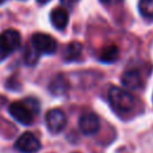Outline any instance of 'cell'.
I'll use <instances>...</instances> for the list:
<instances>
[{
  "label": "cell",
  "mask_w": 153,
  "mask_h": 153,
  "mask_svg": "<svg viewBox=\"0 0 153 153\" xmlns=\"http://www.w3.org/2000/svg\"><path fill=\"white\" fill-rule=\"evenodd\" d=\"M109 103L112 109L120 114H128L134 110L135 106V98L134 96L120 87H111L108 94Z\"/></svg>",
  "instance_id": "cell-1"
},
{
  "label": "cell",
  "mask_w": 153,
  "mask_h": 153,
  "mask_svg": "<svg viewBox=\"0 0 153 153\" xmlns=\"http://www.w3.org/2000/svg\"><path fill=\"white\" fill-rule=\"evenodd\" d=\"M20 44V35L18 31L8 29L0 35V61L11 55Z\"/></svg>",
  "instance_id": "cell-2"
},
{
  "label": "cell",
  "mask_w": 153,
  "mask_h": 153,
  "mask_svg": "<svg viewBox=\"0 0 153 153\" xmlns=\"http://www.w3.org/2000/svg\"><path fill=\"white\" fill-rule=\"evenodd\" d=\"M31 43H32V48L38 54H54L57 47L55 39L50 35L42 32H37L32 35Z\"/></svg>",
  "instance_id": "cell-3"
},
{
  "label": "cell",
  "mask_w": 153,
  "mask_h": 153,
  "mask_svg": "<svg viewBox=\"0 0 153 153\" xmlns=\"http://www.w3.org/2000/svg\"><path fill=\"white\" fill-rule=\"evenodd\" d=\"M10 115L17 120L19 123L24 124V126H29L32 123L33 121V114H32V109L26 105L23 102H14L10 105L8 108Z\"/></svg>",
  "instance_id": "cell-4"
},
{
  "label": "cell",
  "mask_w": 153,
  "mask_h": 153,
  "mask_svg": "<svg viewBox=\"0 0 153 153\" xmlns=\"http://www.w3.org/2000/svg\"><path fill=\"white\" fill-rule=\"evenodd\" d=\"M45 123L51 133L57 134L65 129L67 124V117L61 109H51L45 115Z\"/></svg>",
  "instance_id": "cell-5"
},
{
  "label": "cell",
  "mask_w": 153,
  "mask_h": 153,
  "mask_svg": "<svg viewBox=\"0 0 153 153\" xmlns=\"http://www.w3.org/2000/svg\"><path fill=\"white\" fill-rule=\"evenodd\" d=\"M14 147L22 153H36L41 148V142L32 133L26 131L17 139Z\"/></svg>",
  "instance_id": "cell-6"
},
{
  "label": "cell",
  "mask_w": 153,
  "mask_h": 153,
  "mask_svg": "<svg viewBox=\"0 0 153 153\" xmlns=\"http://www.w3.org/2000/svg\"><path fill=\"white\" fill-rule=\"evenodd\" d=\"M100 122L96 114L87 112L79 118V129L85 135H93L99 130Z\"/></svg>",
  "instance_id": "cell-7"
},
{
  "label": "cell",
  "mask_w": 153,
  "mask_h": 153,
  "mask_svg": "<svg viewBox=\"0 0 153 153\" xmlns=\"http://www.w3.org/2000/svg\"><path fill=\"white\" fill-rule=\"evenodd\" d=\"M122 85L129 90H137L142 86V78L137 69H129L121 78Z\"/></svg>",
  "instance_id": "cell-8"
},
{
  "label": "cell",
  "mask_w": 153,
  "mask_h": 153,
  "mask_svg": "<svg viewBox=\"0 0 153 153\" xmlns=\"http://www.w3.org/2000/svg\"><path fill=\"white\" fill-rule=\"evenodd\" d=\"M49 91L54 96H63V94H66L67 91H68V81H67L66 76H63L62 74L55 75L51 79L50 84H49Z\"/></svg>",
  "instance_id": "cell-9"
},
{
  "label": "cell",
  "mask_w": 153,
  "mask_h": 153,
  "mask_svg": "<svg viewBox=\"0 0 153 153\" xmlns=\"http://www.w3.org/2000/svg\"><path fill=\"white\" fill-rule=\"evenodd\" d=\"M50 22L57 30H63L68 24V12L65 8H54L50 13Z\"/></svg>",
  "instance_id": "cell-10"
},
{
  "label": "cell",
  "mask_w": 153,
  "mask_h": 153,
  "mask_svg": "<svg viewBox=\"0 0 153 153\" xmlns=\"http://www.w3.org/2000/svg\"><path fill=\"white\" fill-rule=\"evenodd\" d=\"M82 51V45L79 42H71L63 49V59L65 61H76L80 59Z\"/></svg>",
  "instance_id": "cell-11"
},
{
  "label": "cell",
  "mask_w": 153,
  "mask_h": 153,
  "mask_svg": "<svg viewBox=\"0 0 153 153\" xmlns=\"http://www.w3.org/2000/svg\"><path fill=\"white\" fill-rule=\"evenodd\" d=\"M118 59V49L116 45H108L103 48V50L99 54V60L106 63L115 62Z\"/></svg>",
  "instance_id": "cell-12"
},
{
  "label": "cell",
  "mask_w": 153,
  "mask_h": 153,
  "mask_svg": "<svg viewBox=\"0 0 153 153\" xmlns=\"http://www.w3.org/2000/svg\"><path fill=\"white\" fill-rule=\"evenodd\" d=\"M139 11L142 17L153 19V0H140Z\"/></svg>",
  "instance_id": "cell-13"
},
{
  "label": "cell",
  "mask_w": 153,
  "mask_h": 153,
  "mask_svg": "<svg viewBox=\"0 0 153 153\" xmlns=\"http://www.w3.org/2000/svg\"><path fill=\"white\" fill-rule=\"evenodd\" d=\"M24 60H25V63L26 65L32 66L38 60V53L32 47H27L26 48V51H25V55H24Z\"/></svg>",
  "instance_id": "cell-14"
},
{
  "label": "cell",
  "mask_w": 153,
  "mask_h": 153,
  "mask_svg": "<svg viewBox=\"0 0 153 153\" xmlns=\"http://www.w3.org/2000/svg\"><path fill=\"white\" fill-rule=\"evenodd\" d=\"M60 1H61V4L65 5V6H67V7H72V6H74L79 0H60Z\"/></svg>",
  "instance_id": "cell-15"
},
{
  "label": "cell",
  "mask_w": 153,
  "mask_h": 153,
  "mask_svg": "<svg viewBox=\"0 0 153 153\" xmlns=\"http://www.w3.org/2000/svg\"><path fill=\"white\" fill-rule=\"evenodd\" d=\"M122 0H100V2L105 4V5H112V4H117V2H121Z\"/></svg>",
  "instance_id": "cell-16"
},
{
  "label": "cell",
  "mask_w": 153,
  "mask_h": 153,
  "mask_svg": "<svg viewBox=\"0 0 153 153\" xmlns=\"http://www.w3.org/2000/svg\"><path fill=\"white\" fill-rule=\"evenodd\" d=\"M50 0H37V2H39V4H47V2H49Z\"/></svg>",
  "instance_id": "cell-17"
},
{
  "label": "cell",
  "mask_w": 153,
  "mask_h": 153,
  "mask_svg": "<svg viewBox=\"0 0 153 153\" xmlns=\"http://www.w3.org/2000/svg\"><path fill=\"white\" fill-rule=\"evenodd\" d=\"M5 1H6V0H0V5H1V4H4Z\"/></svg>",
  "instance_id": "cell-18"
},
{
  "label": "cell",
  "mask_w": 153,
  "mask_h": 153,
  "mask_svg": "<svg viewBox=\"0 0 153 153\" xmlns=\"http://www.w3.org/2000/svg\"><path fill=\"white\" fill-rule=\"evenodd\" d=\"M74 153H78V152H74Z\"/></svg>",
  "instance_id": "cell-19"
}]
</instances>
